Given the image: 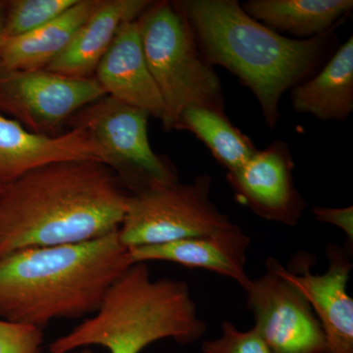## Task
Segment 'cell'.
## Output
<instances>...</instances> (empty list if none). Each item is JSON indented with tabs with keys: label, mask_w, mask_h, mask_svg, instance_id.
Masks as SVG:
<instances>
[{
	"label": "cell",
	"mask_w": 353,
	"mask_h": 353,
	"mask_svg": "<svg viewBox=\"0 0 353 353\" xmlns=\"http://www.w3.org/2000/svg\"><path fill=\"white\" fill-rule=\"evenodd\" d=\"M128 196L119 176L101 162H62L30 172L0 190V256L116 231Z\"/></svg>",
	"instance_id": "6da1fadb"
},
{
	"label": "cell",
	"mask_w": 353,
	"mask_h": 353,
	"mask_svg": "<svg viewBox=\"0 0 353 353\" xmlns=\"http://www.w3.org/2000/svg\"><path fill=\"white\" fill-rule=\"evenodd\" d=\"M134 264L118 230L74 243L29 248L0 256V318L44 329L101 307Z\"/></svg>",
	"instance_id": "7a4b0ae2"
},
{
	"label": "cell",
	"mask_w": 353,
	"mask_h": 353,
	"mask_svg": "<svg viewBox=\"0 0 353 353\" xmlns=\"http://www.w3.org/2000/svg\"><path fill=\"white\" fill-rule=\"evenodd\" d=\"M187 19L202 57L220 65L252 90L274 129L281 99L319 65L334 29L308 39L281 36L248 16L236 0L173 1Z\"/></svg>",
	"instance_id": "3957f363"
},
{
	"label": "cell",
	"mask_w": 353,
	"mask_h": 353,
	"mask_svg": "<svg viewBox=\"0 0 353 353\" xmlns=\"http://www.w3.org/2000/svg\"><path fill=\"white\" fill-rule=\"evenodd\" d=\"M206 329L185 281L152 280L148 265L137 262L114 283L94 315L55 339L48 352L101 345L110 353H141L165 339L189 345Z\"/></svg>",
	"instance_id": "277c9868"
},
{
	"label": "cell",
	"mask_w": 353,
	"mask_h": 353,
	"mask_svg": "<svg viewBox=\"0 0 353 353\" xmlns=\"http://www.w3.org/2000/svg\"><path fill=\"white\" fill-rule=\"evenodd\" d=\"M148 69L164 103L162 126L175 128L185 108L225 113L217 73L204 59L194 32L173 2H153L138 19Z\"/></svg>",
	"instance_id": "5b68a950"
},
{
	"label": "cell",
	"mask_w": 353,
	"mask_h": 353,
	"mask_svg": "<svg viewBox=\"0 0 353 353\" xmlns=\"http://www.w3.org/2000/svg\"><path fill=\"white\" fill-rule=\"evenodd\" d=\"M212 178L157 185L131 192L118 229L125 248L164 245L208 236L233 226L229 216L211 201Z\"/></svg>",
	"instance_id": "8992f818"
},
{
	"label": "cell",
	"mask_w": 353,
	"mask_h": 353,
	"mask_svg": "<svg viewBox=\"0 0 353 353\" xmlns=\"http://www.w3.org/2000/svg\"><path fill=\"white\" fill-rule=\"evenodd\" d=\"M148 115L113 97L88 104L68 121L94 134L109 157V167L129 194L179 182L178 172L166 157L153 152L148 134Z\"/></svg>",
	"instance_id": "52a82bcc"
},
{
	"label": "cell",
	"mask_w": 353,
	"mask_h": 353,
	"mask_svg": "<svg viewBox=\"0 0 353 353\" xmlns=\"http://www.w3.org/2000/svg\"><path fill=\"white\" fill-rule=\"evenodd\" d=\"M105 95L94 77L77 78L46 69L0 71V112L37 134L50 136Z\"/></svg>",
	"instance_id": "ba28073f"
},
{
	"label": "cell",
	"mask_w": 353,
	"mask_h": 353,
	"mask_svg": "<svg viewBox=\"0 0 353 353\" xmlns=\"http://www.w3.org/2000/svg\"><path fill=\"white\" fill-rule=\"evenodd\" d=\"M325 252L329 266L323 274L311 272L313 257L305 252L292 257L290 269L271 256L265 264L296 287L310 304L324 332L326 353H353V301L347 292L352 252L329 243Z\"/></svg>",
	"instance_id": "9c48e42d"
},
{
	"label": "cell",
	"mask_w": 353,
	"mask_h": 353,
	"mask_svg": "<svg viewBox=\"0 0 353 353\" xmlns=\"http://www.w3.org/2000/svg\"><path fill=\"white\" fill-rule=\"evenodd\" d=\"M245 288L246 307L274 353H326L321 325L301 292L269 265Z\"/></svg>",
	"instance_id": "30bf717a"
},
{
	"label": "cell",
	"mask_w": 353,
	"mask_h": 353,
	"mask_svg": "<svg viewBox=\"0 0 353 353\" xmlns=\"http://www.w3.org/2000/svg\"><path fill=\"white\" fill-rule=\"evenodd\" d=\"M289 146L276 141L259 150L239 170L228 173L234 199L265 220L294 227L306 208L296 189Z\"/></svg>",
	"instance_id": "8fae6325"
},
{
	"label": "cell",
	"mask_w": 353,
	"mask_h": 353,
	"mask_svg": "<svg viewBox=\"0 0 353 353\" xmlns=\"http://www.w3.org/2000/svg\"><path fill=\"white\" fill-rule=\"evenodd\" d=\"M68 161H97L109 167L108 153L87 129L72 128L59 136H48L0 114V185L41 167Z\"/></svg>",
	"instance_id": "7c38bea8"
},
{
	"label": "cell",
	"mask_w": 353,
	"mask_h": 353,
	"mask_svg": "<svg viewBox=\"0 0 353 353\" xmlns=\"http://www.w3.org/2000/svg\"><path fill=\"white\" fill-rule=\"evenodd\" d=\"M94 78L108 97L163 118V101L145 61L138 19L121 26Z\"/></svg>",
	"instance_id": "4fadbf2b"
},
{
	"label": "cell",
	"mask_w": 353,
	"mask_h": 353,
	"mask_svg": "<svg viewBox=\"0 0 353 353\" xmlns=\"http://www.w3.org/2000/svg\"><path fill=\"white\" fill-rule=\"evenodd\" d=\"M252 239L238 225L208 236L129 248L137 262L167 261L188 268H199L236 281L243 290L250 285L246 274V253Z\"/></svg>",
	"instance_id": "5bb4252c"
},
{
	"label": "cell",
	"mask_w": 353,
	"mask_h": 353,
	"mask_svg": "<svg viewBox=\"0 0 353 353\" xmlns=\"http://www.w3.org/2000/svg\"><path fill=\"white\" fill-rule=\"evenodd\" d=\"M152 3L150 0H102L68 46L46 69L77 78L94 77L121 26L139 19Z\"/></svg>",
	"instance_id": "9a60e30c"
},
{
	"label": "cell",
	"mask_w": 353,
	"mask_h": 353,
	"mask_svg": "<svg viewBox=\"0 0 353 353\" xmlns=\"http://www.w3.org/2000/svg\"><path fill=\"white\" fill-rule=\"evenodd\" d=\"M102 0H78L54 20L28 34L4 38L0 71L46 69L68 46L74 34L99 8Z\"/></svg>",
	"instance_id": "2e32d148"
},
{
	"label": "cell",
	"mask_w": 353,
	"mask_h": 353,
	"mask_svg": "<svg viewBox=\"0 0 353 353\" xmlns=\"http://www.w3.org/2000/svg\"><path fill=\"white\" fill-rule=\"evenodd\" d=\"M292 108L322 121H345L353 110V38L336 50L321 72L292 88Z\"/></svg>",
	"instance_id": "e0dca14e"
},
{
	"label": "cell",
	"mask_w": 353,
	"mask_h": 353,
	"mask_svg": "<svg viewBox=\"0 0 353 353\" xmlns=\"http://www.w3.org/2000/svg\"><path fill=\"white\" fill-rule=\"evenodd\" d=\"M272 31L308 39L329 32L353 8L352 0H250L241 4Z\"/></svg>",
	"instance_id": "ac0fdd59"
},
{
	"label": "cell",
	"mask_w": 353,
	"mask_h": 353,
	"mask_svg": "<svg viewBox=\"0 0 353 353\" xmlns=\"http://www.w3.org/2000/svg\"><path fill=\"white\" fill-rule=\"evenodd\" d=\"M174 130L194 134L228 173L239 170L259 152L252 139L234 127L226 114L211 109L185 108Z\"/></svg>",
	"instance_id": "d6986e66"
},
{
	"label": "cell",
	"mask_w": 353,
	"mask_h": 353,
	"mask_svg": "<svg viewBox=\"0 0 353 353\" xmlns=\"http://www.w3.org/2000/svg\"><path fill=\"white\" fill-rule=\"evenodd\" d=\"M78 0H11L6 1L4 38L22 36L43 27Z\"/></svg>",
	"instance_id": "ffe728a7"
},
{
	"label": "cell",
	"mask_w": 353,
	"mask_h": 353,
	"mask_svg": "<svg viewBox=\"0 0 353 353\" xmlns=\"http://www.w3.org/2000/svg\"><path fill=\"white\" fill-rule=\"evenodd\" d=\"M222 334L215 340L205 341L203 353H274L254 328L241 331L233 323L223 321Z\"/></svg>",
	"instance_id": "44dd1931"
},
{
	"label": "cell",
	"mask_w": 353,
	"mask_h": 353,
	"mask_svg": "<svg viewBox=\"0 0 353 353\" xmlns=\"http://www.w3.org/2000/svg\"><path fill=\"white\" fill-rule=\"evenodd\" d=\"M43 341V329L0 318V353H37Z\"/></svg>",
	"instance_id": "7402d4cb"
},
{
	"label": "cell",
	"mask_w": 353,
	"mask_h": 353,
	"mask_svg": "<svg viewBox=\"0 0 353 353\" xmlns=\"http://www.w3.org/2000/svg\"><path fill=\"white\" fill-rule=\"evenodd\" d=\"M312 214L319 222L331 224L345 232L347 243L345 248L352 252L353 248V208H312Z\"/></svg>",
	"instance_id": "603a6c76"
},
{
	"label": "cell",
	"mask_w": 353,
	"mask_h": 353,
	"mask_svg": "<svg viewBox=\"0 0 353 353\" xmlns=\"http://www.w3.org/2000/svg\"><path fill=\"white\" fill-rule=\"evenodd\" d=\"M4 12H6V1H0V44L2 43V39H4Z\"/></svg>",
	"instance_id": "cb8c5ba5"
},
{
	"label": "cell",
	"mask_w": 353,
	"mask_h": 353,
	"mask_svg": "<svg viewBox=\"0 0 353 353\" xmlns=\"http://www.w3.org/2000/svg\"><path fill=\"white\" fill-rule=\"evenodd\" d=\"M37 353H46V352H41V350H39V352H38ZM48 353H50V352H48ZM71 353H92V352H90V350H88V348H83V350H79V352H73Z\"/></svg>",
	"instance_id": "d4e9b609"
},
{
	"label": "cell",
	"mask_w": 353,
	"mask_h": 353,
	"mask_svg": "<svg viewBox=\"0 0 353 353\" xmlns=\"http://www.w3.org/2000/svg\"><path fill=\"white\" fill-rule=\"evenodd\" d=\"M1 187H2V185H0V190H1Z\"/></svg>",
	"instance_id": "484cf974"
}]
</instances>
